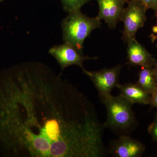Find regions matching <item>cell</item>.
Listing matches in <instances>:
<instances>
[{"label":"cell","mask_w":157,"mask_h":157,"mask_svg":"<svg viewBox=\"0 0 157 157\" xmlns=\"http://www.w3.org/2000/svg\"><path fill=\"white\" fill-rule=\"evenodd\" d=\"M122 67V65L119 64L114 67L104 68L99 71L86 70L84 73L90 78L98 90L101 101L111 95L112 90L119 84V76Z\"/></svg>","instance_id":"obj_5"},{"label":"cell","mask_w":157,"mask_h":157,"mask_svg":"<svg viewBox=\"0 0 157 157\" xmlns=\"http://www.w3.org/2000/svg\"><path fill=\"white\" fill-rule=\"evenodd\" d=\"M127 58L129 64L141 67H152L156 60L149 53L136 38L127 42Z\"/></svg>","instance_id":"obj_9"},{"label":"cell","mask_w":157,"mask_h":157,"mask_svg":"<svg viewBox=\"0 0 157 157\" xmlns=\"http://www.w3.org/2000/svg\"><path fill=\"white\" fill-rule=\"evenodd\" d=\"M63 9L68 13L81 10L82 6L92 0H60Z\"/></svg>","instance_id":"obj_12"},{"label":"cell","mask_w":157,"mask_h":157,"mask_svg":"<svg viewBox=\"0 0 157 157\" xmlns=\"http://www.w3.org/2000/svg\"><path fill=\"white\" fill-rule=\"evenodd\" d=\"M124 11L121 21L124 23V30L122 39L124 42H128L136 38L137 31L143 27L146 21L147 9L140 3L130 1Z\"/></svg>","instance_id":"obj_4"},{"label":"cell","mask_w":157,"mask_h":157,"mask_svg":"<svg viewBox=\"0 0 157 157\" xmlns=\"http://www.w3.org/2000/svg\"><path fill=\"white\" fill-rule=\"evenodd\" d=\"M145 149L140 141L131 136H124L110 141L108 151L115 157H140Z\"/></svg>","instance_id":"obj_7"},{"label":"cell","mask_w":157,"mask_h":157,"mask_svg":"<svg viewBox=\"0 0 157 157\" xmlns=\"http://www.w3.org/2000/svg\"><path fill=\"white\" fill-rule=\"evenodd\" d=\"M48 53L56 60L62 71L72 65H76L80 67L85 73L86 70L83 66V63L86 60L98 58L97 56H84L73 46L66 43L51 47L48 50Z\"/></svg>","instance_id":"obj_6"},{"label":"cell","mask_w":157,"mask_h":157,"mask_svg":"<svg viewBox=\"0 0 157 157\" xmlns=\"http://www.w3.org/2000/svg\"><path fill=\"white\" fill-rule=\"evenodd\" d=\"M147 131L153 140L157 142V112L155 114L153 121L149 126Z\"/></svg>","instance_id":"obj_13"},{"label":"cell","mask_w":157,"mask_h":157,"mask_svg":"<svg viewBox=\"0 0 157 157\" xmlns=\"http://www.w3.org/2000/svg\"><path fill=\"white\" fill-rule=\"evenodd\" d=\"M93 103L50 67L23 62L0 80V144L19 157H102Z\"/></svg>","instance_id":"obj_1"},{"label":"cell","mask_w":157,"mask_h":157,"mask_svg":"<svg viewBox=\"0 0 157 157\" xmlns=\"http://www.w3.org/2000/svg\"><path fill=\"white\" fill-rule=\"evenodd\" d=\"M3 1V0H0V2H1V1Z\"/></svg>","instance_id":"obj_18"},{"label":"cell","mask_w":157,"mask_h":157,"mask_svg":"<svg viewBox=\"0 0 157 157\" xmlns=\"http://www.w3.org/2000/svg\"><path fill=\"white\" fill-rule=\"evenodd\" d=\"M120 91V95L134 104L143 105L150 104L151 94L142 89L136 83L119 84L117 86Z\"/></svg>","instance_id":"obj_10"},{"label":"cell","mask_w":157,"mask_h":157,"mask_svg":"<svg viewBox=\"0 0 157 157\" xmlns=\"http://www.w3.org/2000/svg\"><path fill=\"white\" fill-rule=\"evenodd\" d=\"M130 1L140 3L147 9H151L154 11L155 13L157 11V0H127V3Z\"/></svg>","instance_id":"obj_14"},{"label":"cell","mask_w":157,"mask_h":157,"mask_svg":"<svg viewBox=\"0 0 157 157\" xmlns=\"http://www.w3.org/2000/svg\"><path fill=\"white\" fill-rule=\"evenodd\" d=\"M107 109L105 128L110 129L118 137L131 136L138 125L133 110V104L120 95H110L102 101Z\"/></svg>","instance_id":"obj_2"},{"label":"cell","mask_w":157,"mask_h":157,"mask_svg":"<svg viewBox=\"0 0 157 157\" xmlns=\"http://www.w3.org/2000/svg\"><path fill=\"white\" fill-rule=\"evenodd\" d=\"M155 13L156 16L157 18V11ZM152 30L153 32L155 33H157V26H155L153 27Z\"/></svg>","instance_id":"obj_17"},{"label":"cell","mask_w":157,"mask_h":157,"mask_svg":"<svg viewBox=\"0 0 157 157\" xmlns=\"http://www.w3.org/2000/svg\"><path fill=\"white\" fill-rule=\"evenodd\" d=\"M102 24L101 20L97 17H88L82 14L81 10L69 13L62 21L63 41L83 55L85 40L93 30L101 28Z\"/></svg>","instance_id":"obj_3"},{"label":"cell","mask_w":157,"mask_h":157,"mask_svg":"<svg viewBox=\"0 0 157 157\" xmlns=\"http://www.w3.org/2000/svg\"><path fill=\"white\" fill-rule=\"evenodd\" d=\"M152 67H142L138 73V79L136 82L137 85L150 94L157 88Z\"/></svg>","instance_id":"obj_11"},{"label":"cell","mask_w":157,"mask_h":157,"mask_svg":"<svg viewBox=\"0 0 157 157\" xmlns=\"http://www.w3.org/2000/svg\"><path fill=\"white\" fill-rule=\"evenodd\" d=\"M152 68L154 77L155 78V81L157 86V60H156Z\"/></svg>","instance_id":"obj_16"},{"label":"cell","mask_w":157,"mask_h":157,"mask_svg":"<svg viewBox=\"0 0 157 157\" xmlns=\"http://www.w3.org/2000/svg\"><path fill=\"white\" fill-rule=\"evenodd\" d=\"M150 105L157 109V88L151 94Z\"/></svg>","instance_id":"obj_15"},{"label":"cell","mask_w":157,"mask_h":157,"mask_svg":"<svg viewBox=\"0 0 157 157\" xmlns=\"http://www.w3.org/2000/svg\"><path fill=\"white\" fill-rule=\"evenodd\" d=\"M96 1L99 7L97 18L104 20L109 29H115L118 22L121 21L127 0Z\"/></svg>","instance_id":"obj_8"}]
</instances>
